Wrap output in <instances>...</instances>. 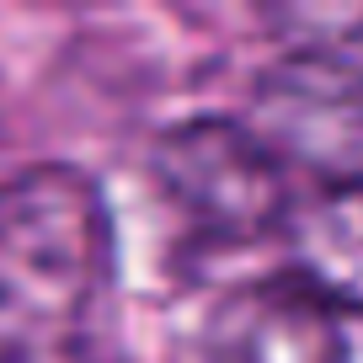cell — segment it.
Masks as SVG:
<instances>
[{"instance_id":"obj_1","label":"cell","mask_w":363,"mask_h":363,"mask_svg":"<svg viewBox=\"0 0 363 363\" xmlns=\"http://www.w3.org/2000/svg\"><path fill=\"white\" fill-rule=\"evenodd\" d=\"M0 363H134L118 315V225L75 166L0 182Z\"/></svg>"},{"instance_id":"obj_2","label":"cell","mask_w":363,"mask_h":363,"mask_svg":"<svg viewBox=\"0 0 363 363\" xmlns=\"http://www.w3.org/2000/svg\"><path fill=\"white\" fill-rule=\"evenodd\" d=\"M150 177L203 240L246 246L278 235L294 203L284 160L240 118H187L150 145Z\"/></svg>"},{"instance_id":"obj_3","label":"cell","mask_w":363,"mask_h":363,"mask_svg":"<svg viewBox=\"0 0 363 363\" xmlns=\"http://www.w3.org/2000/svg\"><path fill=\"white\" fill-rule=\"evenodd\" d=\"M240 123L320 187L363 182V65L342 48H289L251 86Z\"/></svg>"},{"instance_id":"obj_4","label":"cell","mask_w":363,"mask_h":363,"mask_svg":"<svg viewBox=\"0 0 363 363\" xmlns=\"http://www.w3.org/2000/svg\"><path fill=\"white\" fill-rule=\"evenodd\" d=\"M208 363H347V342L337 310H326L289 272H272L214 310Z\"/></svg>"},{"instance_id":"obj_5","label":"cell","mask_w":363,"mask_h":363,"mask_svg":"<svg viewBox=\"0 0 363 363\" xmlns=\"http://www.w3.org/2000/svg\"><path fill=\"white\" fill-rule=\"evenodd\" d=\"M278 235L289 251L284 272L299 289H310L326 310L363 315V182L294 198Z\"/></svg>"},{"instance_id":"obj_6","label":"cell","mask_w":363,"mask_h":363,"mask_svg":"<svg viewBox=\"0 0 363 363\" xmlns=\"http://www.w3.org/2000/svg\"><path fill=\"white\" fill-rule=\"evenodd\" d=\"M342 54H352V59H358V65H363V11H352V22H347V33H342Z\"/></svg>"}]
</instances>
